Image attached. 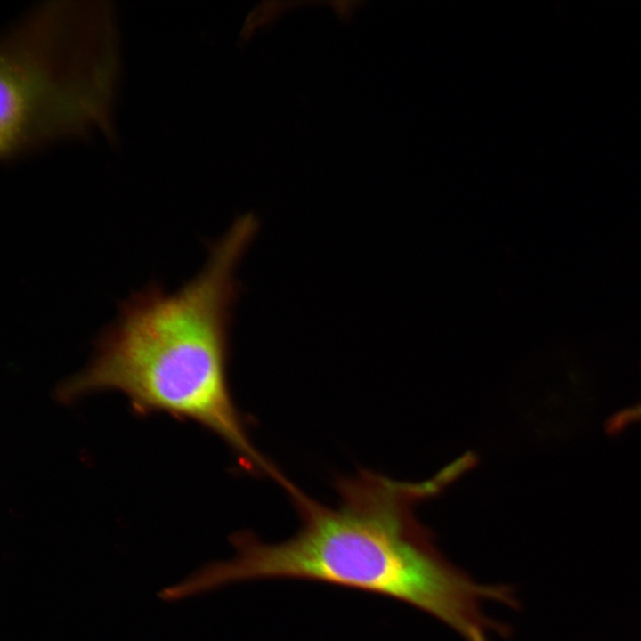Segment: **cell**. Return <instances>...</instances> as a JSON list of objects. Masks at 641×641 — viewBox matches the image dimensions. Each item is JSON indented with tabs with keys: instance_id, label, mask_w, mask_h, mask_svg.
Wrapping results in <instances>:
<instances>
[{
	"instance_id": "obj_3",
	"label": "cell",
	"mask_w": 641,
	"mask_h": 641,
	"mask_svg": "<svg viewBox=\"0 0 641 641\" xmlns=\"http://www.w3.org/2000/svg\"><path fill=\"white\" fill-rule=\"evenodd\" d=\"M120 73L118 21L108 2L29 8L1 38V159L95 133L113 142Z\"/></svg>"
},
{
	"instance_id": "obj_1",
	"label": "cell",
	"mask_w": 641,
	"mask_h": 641,
	"mask_svg": "<svg viewBox=\"0 0 641 641\" xmlns=\"http://www.w3.org/2000/svg\"><path fill=\"white\" fill-rule=\"evenodd\" d=\"M464 471L456 460L418 483L368 471L340 479L336 507L310 498L299 504L300 530L272 548L274 574L402 601L442 621L465 641L508 634L483 605L494 601L517 607L512 588L475 582L442 555L415 516L419 502Z\"/></svg>"
},
{
	"instance_id": "obj_4",
	"label": "cell",
	"mask_w": 641,
	"mask_h": 641,
	"mask_svg": "<svg viewBox=\"0 0 641 641\" xmlns=\"http://www.w3.org/2000/svg\"><path fill=\"white\" fill-rule=\"evenodd\" d=\"M641 422V402L625 408L613 415L606 422L605 429L610 434H616L627 426Z\"/></svg>"
},
{
	"instance_id": "obj_2",
	"label": "cell",
	"mask_w": 641,
	"mask_h": 641,
	"mask_svg": "<svg viewBox=\"0 0 641 641\" xmlns=\"http://www.w3.org/2000/svg\"><path fill=\"white\" fill-rule=\"evenodd\" d=\"M254 236L249 224L234 223L211 247L203 271L177 293L151 287L132 297L93 364L66 383L61 397L119 391L138 413L197 422L233 450L242 468L274 477L278 470L248 437L227 376L235 272Z\"/></svg>"
}]
</instances>
